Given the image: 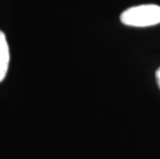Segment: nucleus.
<instances>
[{"instance_id":"f257e3e1","label":"nucleus","mask_w":160,"mask_h":159,"mask_svg":"<svg viewBox=\"0 0 160 159\" xmlns=\"http://www.w3.org/2000/svg\"><path fill=\"white\" fill-rule=\"evenodd\" d=\"M121 22L131 27H150L160 24V6L141 4L127 8L121 13Z\"/></svg>"},{"instance_id":"f03ea898","label":"nucleus","mask_w":160,"mask_h":159,"mask_svg":"<svg viewBox=\"0 0 160 159\" xmlns=\"http://www.w3.org/2000/svg\"><path fill=\"white\" fill-rule=\"evenodd\" d=\"M9 64V49L4 33L0 31V82L4 80Z\"/></svg>"},{"instance_id":"7ed1b4c3","label":"nucleus","mask_w":160,"mask_h":159,"mask_svg":"<svg viewBox=\"0 0 160 159\" xmlns=\"http://www.w3.org/2000/svg\"><path fill=\"white\" fill-rule=\"evenodd\" d=\"M156 81H157V85L160 89V67L156 70Z\"/></svg>"}]
</instances>
